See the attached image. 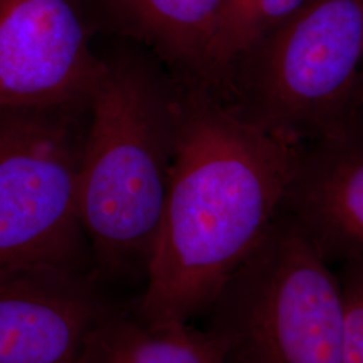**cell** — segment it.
I'll use <instances>...</instances> for the list:
<instances>
[{"label":"cell","instance_id":"12","mask_svg":"<svg viewBox=\"0 0 363 363\" xmlns=\"http://www.w3.org/2000/svg\"><path fill=\"white\" fill-rule=\"evenodd\" d=\"M337 267L343 296V363H363V261Z\"/></svg>","mask_w":363,"mask_h":363},{"label":"cell","instance_id":"9","mask_svg":"<svg viewBox=\"0 0 363 363\" xmlns=\"http://www.w3.org/2000/svg\"><path fill=\"white\" fill-rule=\"evenodd\" d=\"M225 0H79L97 37L135 42L182 81L198 82Z\"/></svg>","mask_w":363,"mask_h":363},{"label":"cell","instance_id":"3","mask_svg":"<svg viewBox=\"0 0 363 363\" xmlns=\"http://www.w3.org/2000/svg\"><path fill=\"white\" fill-rule=\"evenodd\" d=\"M362 77L363 0H310L203 88L250 127L298 147L355 111Z\"/></svg>","mask_w":363,"mask_h":363},{"label":"cell","instance_id":"8","mask_svg":"<svg viewBox=\"0 0 363 363\" xmlns=\"http://www.w3.org/2000/svg\"><path fill=\"white\" fill-rule=\"evenodd\" d=\"M112 312L85 272L0 271V363H85L93 333Z\"/></svg>","mask_w":363,"mask_h":363},{"label":"cell","instance_id":"6","mask_svg":"<svg viewBox=\"0 0 363 363\" xmlns=\"http://www.w3.org/2000/svg\"><path fill=\"white\" fill-rule=\"evenodd\" d=\"M99 72L79 0H0V109L88 100Z\"/></svg>","mask_w":363,"mask_h":363},{"label":"cell","instance_id":"5","mask_svg":"<svg viewBox=\"0 0 363 363\" xmlns=\"http://www.w3.org/2000/svg\"><path fill=\"white\" fill-rule=\"evenodd\" d=\"M89 99L0 109V271L84 272L78 216Z\"/></svg>","mask_w":363,"mask_h":363},{"label":"cell","instance_id":"10","mask_svg":"<svg viewBox=\"0 0 363 363\" xmlns=\"http://www.w3.org/2000/svg\"><path fill=\"white\" fill-rule=\"evenodd\" d=\"M85 363H226L216 340L189 323H148L112 312L93 333Z\"/></svg>","mask_w":363,"mask_h":363},{"label":"cell","instance_id":"7","mask_svg":"<svg viewBox=\"0 0 363 363\" xmlns=\"http://www.w3.org/2000/svg\"><path fill=\"white\" fill-rule=\"evenodd\" d=\"M330 264L363 261V111L300 144L279 210Z\"/></svg>","mask_w":363,"mask_h":363},{"label":"cell","instance_id":"13","mask_svg":"<svg viewBox=\"0 0 363 363\" xmlns=\"http://www.w3.org/2000/svg\"><path fill=\"white\" fill-rule=\"evenodd\" d=\"M358 106L363 111V77L361 86H359V93H358Z\"/></svg>","mask_w":363,"mask_h":363},{"label":"cell","instance_id":"2","mask_svg":"<svg viewBox=\"0 0 363 363\" xmlns=\"http://www.w3.org/2000/svg\"><path fill=\"white\" fill-rule=\"evenodd\" d=\"M96 48L78 216L101 269L145 272L178 152L182 81L135 42L97 37Z\"/></svg>","mask_w":363,"mask_h":363},{"label":"cell","instance_id":"11","mask_svg":"<svg viewBox=\"0 0 363 363\" xmlns=\"http://www.w3.org/2000/svg\"><path fill=\"white\" fill-rule=\"evenodd\" d=\"M310 0H225L208 40L198 82L208 86L259 39L298 13Z\"/></svg>","mask_w":363,"mask_h":363},{"label":"cell","instance_id":"4","mask_svg":"<svg viewBox=\"0 0 363 363\" xmlns=\"http://www.w3.org/2000/svg\"><path fill=\"white\" fill-rule=\"evenodd\" d=\"M203 315L226 363H343L337 272L280 211Z\"/></svg>","mask_w":363,"mask_h":363},{"label":"cell","instance_id":"1","mask_svg":"<svg viewBox=\"0 0 363 363\" xmlns=\"http://www.w3.org/2000/svg\"><path fill=\"white\" fill-rule=\"evenodd\" d=\"M182 88L178 152L138 310L148 323L206 312L276 220L296 148L240 120L202 85Z\"/></svg>","mask_w":363,"mask_h":363}]
</instances>
